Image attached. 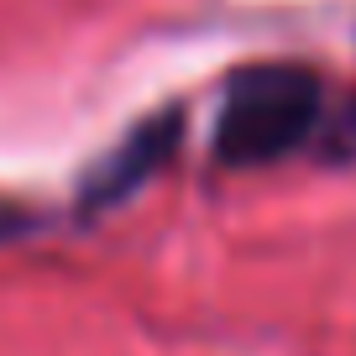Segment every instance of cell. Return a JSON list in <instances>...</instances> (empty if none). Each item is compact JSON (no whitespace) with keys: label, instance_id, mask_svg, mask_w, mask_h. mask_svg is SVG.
Here are the masks:
<instances>
[{"label":"cell","instance_id":"7a4b0ae2","mask_svg":"<svg viewBox=\"0 0 356 356\" xmlns=\"http://www.w3.org/2000/svg\"><path fill=\"white\" fill-rule=\"evenodd\" d=\"M178 131H184L178 111H157V115H147V121H136L131 131H126L121 142L84 173V184H79V204H84V210H111V204L131 200L147 178L173 157Z\"/></svg>","mask_w":356,"mask_h":356},{"label":"cell","instance_id":"3957f363","mask_svg":"<svg viewBox=\"0 0 356 356\" xmlns=\"http://www.w3.org/2000/svg\"><path fill=\"white\" fill-rule=\"evenodd\" d=\"M22 225H26V215L16 210V204H6V200H0V241H6V236H16Z\"/></svg>","mask_w":356,"mask_h":356},{"label":"cell","instance_id":"6da1fadb","mask_svg":"<svg viewBox=\"0 0 356 356\" xmlns=\"http://www.w3.org/2000/svg\"><path fill=\"white\" fill-rule=\"evenodd\" d=\"M325 84L299 63H257L225 84L215 115V157L225 168H267L309 147L320 131Z\"/></svg>","mask_w":356,"mask_h":356}]
</instances>
